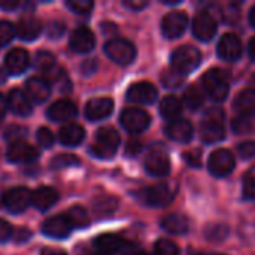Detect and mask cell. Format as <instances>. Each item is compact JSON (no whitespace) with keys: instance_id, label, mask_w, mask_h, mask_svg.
<instances>
[{"instance_id":"45","label":"cell","mask_w":255,"mask_h":255,"mask_svg":"<svg viewBox=\"0 0 255 255\" xmlns=\"http://www.w3.org/2000/svg\"><path fill=\"white\" fill-rule=\"evenodd\" d=\"M238 154L248 160V158H253L255 155V142L253 140H248V142H242L239 146H238Z\"/></svg>"},{"instance_id":"1","label":"cell","mask_w":255,"mask_h":255,"mask_svg":"<svg viewBox=\"0 0 255 255\" xmlns=\"http://www.w3.org/2000/svg\"><path fill=\"white\" fill-rule=\"evenodd\" d=\"M224 117L221 108H211L205 112L200 123V137L205 143H217L226 137Z\"/></svg>"},{"instance_id":"17","label":"cell","mask_w":255,"mask_h":255,"mask_svg":"<svg viewBox=\"0 0 255 255\" xmlns=\"http://www.w3.org/2000/svg\"><path fill=\"white\" fill-rule=\"evenodd\" d=\"M242 51H244L242 42L233 33L224 34L218 42V48H217L218 55L226 61H238L242 57Z\"/></svg>"},{"instance_id":"39","label":"cell","mask_w":255,"mask_h":255,"mask_svg":"<svg viewBox=\"0 0 255 255\" xmlns=\"http://www.w3.org/2000/svg\"><path fill=\"white\" fill-rule=\"evenodd\" d=\"M244 199L245 200L255 199V166L247 172L244 178Z\"/></svg>"},{"instance_id":"15","label":"cell","mask_w":255,"mask_h":255,"mask_svg":"<svg viewBox=\"0 0 255 255\" xmlns=\"http://www.w3.org/2000/svg\"><path fill=\"white\" fill-rule=\"evenodd\" d=\"M114 112V100L109 97H96L85 105V118L88 121H102Z\"/></svg>"},{"instance_id":"58","label":"cell","mask_w":255,"mask_h":255,"mask_svg":"<svg viewBox=\"0 0 255 255\" xmlns=\"http://www.w3.org/2000/svg\"><path fill=\"white\" fill-rule=\"evenodd\" d=\"M6 79H7V72L0 67V84H4Z\"/></svg>"},{"instance_id":"34","label":"cell","mask_w":255,"mask_h":255,"mask_svg":"<svg viewBox=\"0 0 255 255\" xmlns=\"http://www.w3.org/2000/svg\"><path fill=\"white\" fill-rule=\"evenodd\" d=\"M184 103H185V106H187L190 111H197V109H200V108L203 106L205 97H203L202 91H200L197 87L191 85V87H188V88L185 90Z\"/></svg>"},{"instance_id":"54","label":"cell","mask_w":255,"mask_h":255,"mask_svg":"<svg viewBox=\"0 0 255 255\" xmlns=\"http://www.w3.org/2000/svg\"><path fill=\"white\" fill-rule=\"evenodd\" d=\"M19 6V0H0V9L13 10Z\"/></svg>"},{"instance_id":"14","label":"cell","mask_w":255,"mask_h":255,"mask_svg":"<svg viewBox=\"0 0 255 255\" xmlns=\"http://www.w3.org/2000/svg\"><path fill=\"white\" fill-rule=\"evenodd\" d=\"M127 100L137 105H151L157 100L158 91L151 82H136L127 90Z\"/></svg>"},{"instance_id":"26","label":"cell","mask_w":255,"mask_h":255,"mask_svg":"<svg viewBox=\"0 0 255 255\" xmlns=\"http://www.w3.org/2000/svg\"><path fill=\"white\" fill-rule=\"evenodd\" d=\"M85 139V130L79 124H66L58 131V140L64 146H78Z\"/></svg>"},{"instance_id":"29","label":"cell","mask_w":255,"mask_h":255,"mask_svg":"<svg viewBox=\"0 0 255 255\" xmlns=\"http://www.w3.org/2000/svg\"><path fill=\"white\" fill-rule=\"evenodd\" d=\"M235 109L244 117L255 115V90L241 91L235 99Z\"/></svg>"},{"instance_id":"61","label":"cell","mask_w":255,"mask_h":255,"mask_svg":"<svg viewBox=\"0 0 255 255\" xmlns=\"http://www.w3.org/2000/svg\"><path fill=\"white\" fill-rule=\"evenodd\" d=\"M137 255H149V254H145V253H139Z\"/></svg>"},{"instance_id":"8","label":"cell","mask_w":255,"mask_h":255,"mask_svg":"<svg viewBox=\"0 0 255 255\" xmlns=\"http://www.w3.org/2000/svg\"><path fill=\"white\" fill-rule=\"evenodd\" d=\"M120 121L128 133H142L149 127L151 117L140 108H127L121 112Z\"/></svg>"},{"instance_id":"7","label":"cell","mask_w":255,"mask_h":255,"mask_svg":"<svg viewBox=\"0 0 255 255\" xmlns=\"http://www.w3.org/2000/svg\"><path fill=\"white\" fill-rule=\"evenodd\" d=\"M105 54L117 64L127 66L136 58V48L126 39H112L105 43Z\"/></svg>"},{"instance_id":"4","label":"cell","mask_w":255,"mask_h":255,"mask_svg":"<svg viewBox=\"0 0 255 255\" xmlns=\"http://www.w3.org/2000/svg\"><path fill=\"white\" fill-rule=\"evenodd\" d=\"M145 169L151 176L164 178L170 172V158L161 143H154L145 155Z\"/></svg>"},{"instance_id":"21","label":"cell","mask_w":255,"mask_h":255,"mask_svg":"<svg viewBox=\"0 0 255 255\" xmlns=\"http://www.w3.org/2000/svg\"><path fill=\"white\" fill-rule=\"evenodd\" d=\"M166 134L169 139H172L175 142L187 143L191 140V137L194 134V128L188 120L176 118L173 121H169V124L166 126Z\"/></svg>"},{"instance_id":"16","label":"cell","mask_w":255,"mask_h":255,"mask_svg":"<svg viewBox=\"0 0 255 255\" xmlns=\"http://www.w3.org/2000/svg\"><path fill=\"white\" fill-rule=\"evenodd\" d=\"M69 46L78 54L91 52L96 46V36L88 27H78L69 39Z\"/></svg>"},{"instance_id":"12","label":"cell","mask_w":255,"mask_h":255,"mask_svg":"<svg viewBox=\"0 0 255 255\" xmlns=\"http://www.w3.org/2000/svg\"><path fill=\"white\" fill-rule=\"evenodd\" d=\"M188 25V16L187 13L181 10H173L164 15L161 21V31L163 36L167 39H176L179 37Z\"/></svg>"},{"instance_id":"53","label":"cell","mask_w":255,"mask_h":255,"mask_svg":"<svg viewBox=\"0 0 255 255\" xmlns=\"http://www.w3.org/2000/svg\"><path fill=\"white\" fill-rule=\"evenodd\" d=\"M16 136H25V128L22 127H9L6 131V137L12 139V142H16Z\"/></svg>"},{"instance_id":"31","label":"cell","mask_w":255,"mask_h":255,"mask_svg":"<svg viewBox=\"0 0 255 255\" xmlns=\"http://www.w3.org/2000/svg\"><path fill=\"white\" fill-rule=\"evenodd\" d=\"M182 112V102L175 96H167L160 103V115L164 120L173 121Z\"/></svg>"},{"instance_id":"48","label":"cell","mask_w":255,"mask_h":255,"mask_svg":"<svg viewBox=\"0 0 255 255\" xmlns=\"http://www.w3.org/2000/svg\"><path fill=\"white\" fill-rule=\"evenodd\" d=\"M12 236H13V227L7 221L0 220V244L7 242Z\"/></svg>"},{"instance_id":"57","label":"cell","mask_w":255,"mask_h":255,"mask_svg":"<svg viewBox=\"0 0 255 255\" xmlns=\"http://www.w3.org/2000/svg\"><path fill=\"white\" fill-rule=\"evenodd\" d=\"M248 54H250V58L255 61V37L251 39V42L248 45Z\"/></svg>"},{"instance_id":"55","label":"cell","mask_w":255,"mask_h":255,"mask_svg":"<svg viewBox=\"0 0 255 255\" xmlns=\"http://www.w3.org/2000/svg\"><path fill=\"white\" fill-rule=\"evenodd\" d=\"M6 111H7V102H6V99H4V96L0 93V120L4 117V114H6Z\"/></svg>"},{"instance_id":"27","label":"cell","mask_w":255,"mask_h":255,"mask_svg":"<svg viewBox=\"0 0 255 255\" xmlns=\"http://www.w3.org/2000/svg\"><path fill=\"white\" fill-rule=\"evenodd\" d=\"M40 33H42V24L37 18L33 16H27L21 19L19 24L16 25V36L25 42H31L37 39Z\"/></svg>"},{"instance_id":"9","label":"cell","mask_w":255,"mask_h":255,"mask_svg":"<svg viewBox=\"0 0 255 255\" xmlns=\"http://www.w3.org/2000/svg\"><path fill=\"white\" fill-rule=\"evenodd\" d=\"M1 202L7 212L18 215L22 214L28 208V205H31V193L25 187H13L3 194Z\"/></svg>"},{"instance_id":"33","label":"cell","mask_w":255,"mask_h":255,"mask_svg":"<svg viewBox=\"0 0 255 255\" xmlns=\"http://www.w3.org/2000/svg\"><path fill=\"white\" fill-rule=\"evenodd\" d=\"M45 79L48 81V84L52 87H55L58 91H64V93H67V91H70V88H72V84H70V81H69V78H67V73L63 70V69H60V67H54L52 70H49L48 73H45Z\"/></svg>"},{"instance_id":"52","label":"cell","mask_w":255,"mask_h":255,"mask_svg":"<svg viewBox=\"0 0 255 255\" xmlns=\"http://www.w3.org/2000/svg\"><path fill=\"white\" fill-rule=\"evenodd\" d=\"M81 69H82V73H84V75H91V73H94L96 69H97V61H96L94 58L85 60V61L82 63Z\"/></svg>"},{"instance_id":"38","label":"cell","mask_w":255,"mask_h":255,"mask_svg":"<svg viewBox=\"0 0 255 255\" xmlns=\"http://www.w3.org/2000/svg\"><path fill=\"white\" fill-rule=\"evenodd\" d=\"M16 36V27L9 21H0V46L9 45Z\"/></svg>"},{"instance_id":"10","label":"cell","mask_w":255,"mask_h":255,"mask_svg":"<svg viewBox=\"0 0 255 255\" xmlns=\"http://www.w3.org/2000/svg\"><path fill=\"white\" fill-rule=\"evenodd\" d=\"M235 164H236V160H235V155L232 154V151L217 149L212 152L208 167L214 176L224 178V176H229L235 170Z\"/></svg>"},{"instance_id":"43","label":"cell","mask_w":255,"mask_h":255,"mask_svg":"<svg viewBox=\"0 0 255 255\" xmlns=\"http://www.w3.org/2000/svg\"><path fill=\"white\" fill-rule=\"evenodd\" d=\"M36 139L42 148H51L54 145V140H55L52 131L48 127H40L36 133Z\"/></svg>"},{"instance_id":"47","label":"cell","mask_w":255,"mask_h":255,"mask_svg":"<svg viewBox=\"0 0 255 255\" xmlns=\"http://www.w3.org/2000/svg\"><path fill=\"white\" fill-rule=\"evenodd\" d=\"M184 160L187 161L190 167H194V169H199L202 164V155L199 151H187L184 154Z\"/></svg>"},{"instance_id":"22","label":"cell","mask_w":255,"mask_h":255,"mask_svg":"<svg viewBox=\"0 0 255 255\" xmlns=\"http://www.w3.org/2000/svg\"><path fill=\"white\" fill-rule=\"evenodd\" d=\"M76 115H78L76 105L72 103L70 100H58L52 103L46 111L48 120L54 123H66V121L73 120Z\"/></svg>"},{"instance_id":"40","label":"cell","mask_w":255,"mask_h":255,"mask_svg":"<svg viewBox=\"0 0 255 255\" xmlns=\"http://www.w3.org/2000/svg\"><path fill=\"white\" fill-rule=\"evenodd\" d=\"M154 253H155V255H178L179 250H178L176 244H173L172 241L160 239V241L155 242Z\"/></svg>"},{"instance_id":"25","label":"cell","mask_w":255,"mask_h":255,"mask_svg":"<svg viewBox=\"0 0 255 255\" xmlns=\"http://www.w3.org/2000/svg\"><path fill=\"white\" fill-rule=\"evenodd\" d=\"M124 245H126V241L114 233L100 235L99 238L94 239V247L99 250V253H105L109 255L120 254Z\"/></svg>"},{"instance_id":"19","label":"cell","mask_w":255,"mask_h":255,"mask_svg":"<svg viewBox=\"0 0 255 255\" xmlns=\"http://www.w3.org/2000/svg\"><path fill=\"white\" fill-rule=\"evenodd\" d=\"M4 66L9 75H21L30 66V55L24 48H13L4 57Z\"/></svg>"},{"instance_id":"32","label":"cell","mask_w":255,"mask_h":255,"mask_svg":"<svg viewBox=\"0 0 255 255\" xmlns=\"http://www.w3.org/2000/svg\"><path fill=\"white\" fill-rule=\"evenodd\" d=\"M64 215L69 220L72 229H87L90 226V215H88L87 209L79 205L67 209V212Z\"/></svg>"},{"instance_id":"24","label":"cell","mask_w":255,"mask_h":255,"mask_svg":"<svg viewBox=\"0 0 255 255\" xmlns=\"http://www.w3.org/2000/svg\"><path fill=\"white\" fill-rule=\"evenodd\" d=\"M58 197L60 196H58V191L55 188L43 185V187L36 188L31 193V205L36 209L45 212V211L51 209L58 202Z\"/></svg>"},{"instance_id":"13","label":"cell","mask_w":255,"mask_h":255,"mask_svg":"<svg viewBox=\"0 0 255 255\" xmlns=\"http://www.w3.org/2000/svg\"><path fill=\"white\" fill-rule=\"evenodd\" d=\"M217 28H218L217 21L206 10L199 12L193 21V34L196 39L202 42H209L217 34Z\"/></svg>"},{"instance_id":"28","label":"cell","mask_w":255,"mask_h":255,"mask_svg":"<svg viewBox=\"0 0 255 255\" xmlns=\"http://www.w3.org/2000/svg\"><path fill=\"white\" fill-rule=\"evenodd\" d=\"M120 206V202L114 196H102L94 200L93 203V211L97 218H108L117 212Z\"/></svg>"},{"instance_id":"51","label":"cell","mask_w":255,"mask_h":255,"mask_svg":"<svg viewBox=\"0 0 255 255\" xmlns=\"http://www.w3.org/2000/svg\"><path fill=\"white\" fill-rule=\"evenodd\" d=\"M140 149H142V143H140L139 140H130V142L127 143V146H126V152H127V155H130V157L137 155V154L140 152Z\"/></svg>"},{"instance_id":"49","label":"cell","mask_w":255,"mask_h":255,"mask_svg":"<svg viewBox=\"0 0 255 255\" xmlns=\"http://www.w3.org/2000/svg\"><path fill=\"white\" fill-rule=\"evenodd\" d=\"M238 18H239V9H238V6H236V4H230V6L227 7V10L224 12V19H226L227 22L233 24V22L238 21Z\"/></svg>"},{"instance_id":"41","label":"cell","mask_w":255,"mask_h":255,"mask_svg":"<svg viewBox=\"0 0 255 255\" xmlns=\"http://www.w3.org/2000/svg\"><path fill=\"white\" fill-rule=\"evenodd\" d=\"M66 6L78 15H87L93 9L94 3L91 0H67Z\"/></svg>"},{"instance_id":"3","label":"cell","mask_w":255,"mask_h":255,"mask_svg":"<svg viewBox=\"0 0 255 255\" xmlns=\"http://www.w3.org/2000/svg\"><path fill=\"white\" fill-rule=\"evenodd\" d=\"M120 146V134L112 127H103L97 131L94 143L90 148L93 157L112 158Z\"/></svg>"},{"instance_id":"42","label":"cell","mask_w":255,"mask_h":255,"mask_svg":"<svg viewBox=\"0 0 255 255\" xmlns=\"http://www.w3.org/2000/svg\"><path fill=\"white\" fill-rule=\"evenodd\" d=\"M229 235V230L226 226H208L206 230H205V236L208 241H214V242H220V241H224Z\"/></svg>"},{"instance_id":"23","label":"cell","mask_w":255,"mask_h":255,"mask_svg":"<svg viewBox=\"0 0 255 255\" xmlns=\"http://www.w3.org/2000/svg\"><path fill=\"white\" fill-rule=\"evenodd\" d=\"M25 94L31 103H45L51 96V85L45 78H30L25 82Z\"/></svg>"},{"instance_id":"20","label":"cell","mask_w":255,"mask_h":255,"mask_svg":"<svg viewBox=\"0 0 255 255\" xmlns=\"http://www.w3.org/2000/svg\"><path fill=\"white\" fill-rule=\"evenodd\" d=\"M7 102V109L18 115V117H28L33 111V105L31 100L28 99V96L19 90V88H13L9 91V96L6 99Z\"/></svg>"},{"instance_id":"56","label":"cell","mask_w":255,"mask_h":255,"mask_svg":"<svg viewBox=\"0 0 255 255\" xmlns=\"http://www.w3.org/2000/svg\"><path fill=\"white\" fill-rule=\"evenodd\" d=\"M42 255H67L61 250H52V248H46L42 251Z\"/></svg>"},{"instance_id":"11","label":"cell","mask_w":255,"mask_h":255,"mask_svg":"<svg viewBox=\"0 0 255 255\" xmlns=\"http://www.w3.org/2000/svg\"><path fill=\"white\" fill-rule=\"evenodd\" d=\"M39 157V152L36 151L34 146H31L30 143L24 142V140H16V142H10L6 151V158L10 163H16V164H27V163H33L36 161Z\"/></svg>"},{"instance_id":"18","label":"cell","mask_w":255,"mask_h":255,"mask_svg":"<svg viewBox=\"0 0 255 255\" xmlns=\"http://www.w3.org/2000/svg\"><path fill=\"white\" fill-rule=\"evenodd\" d=\"M72 226L66 215H55L42 224V233L52 239H66L72 233Z\"/></svg>"},{"instance_id":"59","label":"cell","mask_w":255,"mask_h":255,"mask_svg":"<svg viewBox=\"0 0 255 255\" xmlns=\"http://www.w3.org/2000/svg\"><path fill=\"white\" fill-rule=\"evenodd\" d=\"M250 24L255 28V6L251 9V12H250Z\"/></svg>"},{"instance_id":"36","label":"cell","mask_w":255,"mask_h":255,"mask_svg":"<svg viewBox=\"0 0 255 255\" xmlns=\"http://www.w3.org/2000/svg\"><path fill=\"white\" fill-rule=\"evenodd\" d=\"M232 128L236 134H251L254 131V121L250 117H238L232 121Z\"/></svg>"},{"instance_id":"62","label":"cell","mask_w":255,"mask_h":255,"mask_svg":"<svg viewBox=\"0 0 255 255\" xmlns=\"http://www.w3.org/2000/svg\"><path fill=\"white\" fill-rule=\"evenodd\" d=\"M214 255H223V254H214Z\"/></svg>"},{"instance_id":"6","label":"cell","mask_w":255,"mask_h":255,"mask_svg":"<svg viewBox=\"0 0 255 255\" xmlns=\"http://www.w3.org/2000/svg\"><path fill=\"white\" fill-rule=\"evenodd\" d=\"M139 199L146 206L163 208V206H167L172 203V200L175 199V191L167 184H157V185L143 188L139 193Z\"/></svg>"},{"instance_id":"50","label":"cell","mask_w":255,"mask_h":255,"mask_svg":"<svg viewBox=\"0 0 255 255\" xmlns=\"http://www.w3.org/2000/svg\"><path fill=\"white\" fill-rule=\"evenodd\" d=\"M123 4L131 10H140L148 6V1L146 0H124Z\"/></svg>"},{"instance_id":"5","label":"cell","mask_w":255,"mask_h":255,"mask_svg":"<svg viewBox=\"0 0 255 255\" xmlns=\"http://www.w3.org/2000/svg\"><path fill=\"white\" fill-rule=\"evenodd\" d=\"M202 85L206 94L215 102H224L229 96V81L226 73L220 69H212L206 72L202 78Z\"/></svg>"},{"instance_id":"46","label":"cell","mask_w":255,"mask_h":255,"mask_svg":"<svg viewBox=\"0 0 255 255\" xmlns=\"http://www.w3.org/2000/svg\"><path fill=\"white\" fill-rule=\"evenodd\" d=\"M64 30H66V25L63 24V22H60V21H52L49 25H48V36L51 37V39H58V37H61L63 36V33H64Z\"/></svg>"},{"instance_id":"30","label":"cell","mask_w":255,"mask_h":255,"mask_svg":"<svg viewBox=\"0 0 255 255\" xmlns=\"http://www.w3.org/2000/svg\"><path fill=\"white\" fill-rule=\"evenodd\" d=\"M161 227H163V230H166L167 233H172V235H185V233H188L190 224L184 215L170 214L161 220Z\"/></svg>"},{"instance_id":"2","label":"cell","mask_w":255,"mask_h":255,"mask_svg":"<svg viewBox=\"0 0 255 255\" xmlns=\"http://www.w3.org/2000/svg\"><path fill=\"white\" fill-rule=\"evenodd\" d=\"M202 61V54L194 46H179L170 57V69L179 73L181 76L190 75L199 67Z\"/></svg>"},{"instance_id":"44","label":"cell","mask_w":255,"mask_h":255,"mask_svg":"<svg viewBox=\"0 0 255 255\" xmlns=\"http://www.w3.org/2000/svg\"><path fill=\"white\" fill-rule=\"evenodd\" d=\"M161 79H163V84H164L167 88H175V87H179V85L182 84L184 76H181V75L176 73L175 70L169 69V70H166V72L163 73Z\"/></svg>"},{"instance_id":"60","label":"cell","mask_w":255,"mask_h":255,"mask_svg":"<svg viewBox=\"0 0 255 255\" xmlns=\"http://www.w3.org/2000/svg\"><path fill=\"white\" fill-rule=\"evenodd\" d=\"M93 255H109V254H105V253H96V254Z\"/></svg>"},{"instance_id":"35","label":"cell","mask_w":255,"mask_h":255,"mask_svg":"<svg viewBox=\"0 0 255 255\" xmlns=\"http://www.w3.org/2000/svg\"><path fill=\"white\" fill-rule=\"evenodd\" d=\"M55 57L48 52V51H39L36 54V67L43 72V73H48L49 70H52L55 67Z\"/></svg>"},{"instance_id":"37","label":"cell","mask_w":255,"mask_h":255,"mask_svg":"<svg viewBox=\"0 0 255 255\" xmlns=\"http://www.w3.org/2000/svg\"><path fill=\"white\" fill-rule=\"evenodd\" d=\"M79 163H81L79 158L73 154H58L51 160L49 166L52 169H66V167L78 166Z\"/></svg>"}]
</instances>
